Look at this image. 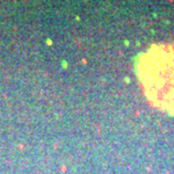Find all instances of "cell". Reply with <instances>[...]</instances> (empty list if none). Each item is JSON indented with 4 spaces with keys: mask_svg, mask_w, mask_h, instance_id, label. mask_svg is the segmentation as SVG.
Returning a JSON list of instances; mask_svg holds the SVG:
<instances>
[{
    "mask_svg": "<svg viewBox=\"0 0 174 174\" xmlns=\"http://www.w3.org/2000/svg\"><path fill=\"white\" fill-rule=\"evenodd\" d=\"M136 74L149 102L174 113V43L154 44L140 53Z\"/></svg>",
    "mask_w": 174,
    "mask_h": 174,
    "instance_id": "6da1fadb",
    "label": "cell"
}]
</instances>
